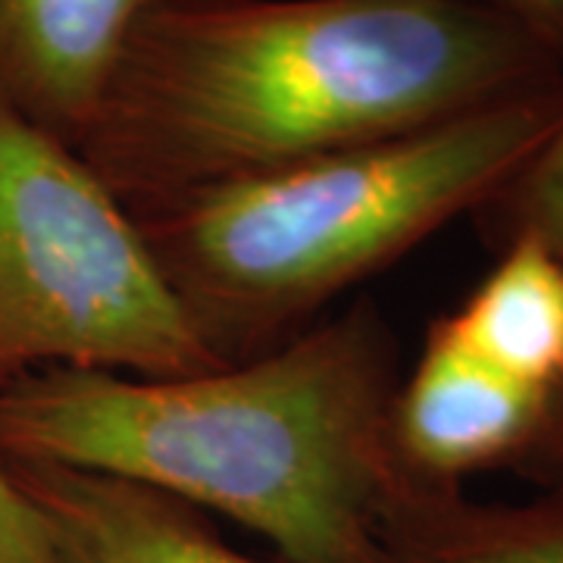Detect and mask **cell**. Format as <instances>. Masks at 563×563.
<instances>
[{
	"label": "cell",
	"instance_id": "obj_1",
	"mask_svg": "<svg viewBox=\"0 0 563 563\" xmlns=\"http://www.w3.org/2000/svg\"><path fill=\"white\" fill-rule=\"evenodd\" d=\"M554 81L483 0H154L76 151L147 213Z\"/></svg>",
	"mask_w": 563,
	"mask_h": 563
},
{
	"label": "cell",
	"instance_id": "obj_2",
	"mask_svg": "<svg viewBox=\"0 0 563 563\" xmlns=\"http://www.w3.org/2000/svg\"><path fill=\"white\" fill-rule=\"evenodd\" d=\"M398 357L363 303L191 376L41 369L0 385V461L54 463L210 507L288 563H385Z\"/></svg>",
	"mask_w": 563,
	"mask_h": 563
},
{
	"label": "cell",
	"instance_id": "obj_3",
	"mask_svg": "<svg viewBox=\"0 0 563 563\" xmlns=\"http://www.w3.org/2000/svg\"><path fill=\"white\" fill-rule=\"evenodd\" d=\"M561 117L554 81L132 217L203 342L235 363L298 335L329 298L498 198Z\"/></svg>",
	"mask_w": 563,
	"mask_h": 563
},
{
	"label": "cell",
	"instance_id": "obj_4",
	"mask_svg": "<svg viewBox=\"0 0 563 563\" xmlns=\"http://www.w3.org/2000/svg\"><path fill=\"white\" fill-rule=\"evenodd\" d=\"M217 366L132 210L0 95V385L41 369L161 379Z\"/></svg>",
	"mask_w": 563,
	"mask_h": 563
},
{
	"label": "cell",
	"instance_id": "obj_5",
	"mask_svg": "<svg viewBox=\"0 0 563 563\" xmlns=\"http://www.w3.org/2000/svg\"><path fill=\"white\" fill-rule=\"evenodd\" d=\"M554 395L466 354L432 322L410 379L391 404V448L404 473L461 485L466 473L523 463Z\"/></svg>",
	"mask_w": 563,
	"mask_h": 563
},
{
	"label": "cell",
	"instance_id": "obj_6",
	"mask_svg": "<svg viewBox=\"0 0 563 563\" xmlns=\"http://www.w3.org/2000/svg\"><path fill=\"white\" fill-rule=\"evenodd\" d=\"M57 563H263L210 532L195 507L117 476L3 461Z\"/></svg>",
	"mask_w": 563,
	"mask_h": 563
},
{
	"label": "cell",
	"instance_id": "obj_7",
	"mask_svg": "<svg viewBox=\"0 0 563 563\" xmlns=\"http://www.w3.org/2000/svg\"><path fill=\"white\" fill-rule=\"evenodd\" d=\"M154 0H0V95L79 144L135 22Z\"/></svg>",
	"mask_w": 563,
	"mask_h": 563
},
{
	"label": "cell",
	"instance_id": "obj_8",
	"mask_svg": "<svg viewBox=\"0 0 563 563\" xmlns=\"http://www.w3.org/2000/svg\"><path fill=\"white\" fill-rule=\"evenodd\" d=\"M379 542L385 563H563V495L485 504L398 470Z\"/></svg>",
	"mask_w": 563,
	"mask_h": 563
},
{
	"label": "cell",
	"instance_id": "obj_9",
	"mask_svg": "<svg viewBox=\"0 0 563 563\" xmlns=\"http://www.w3.org/2000/svg\"><path fill=\"white\" fill-rule=\"evenodd\" d=\"M476 291L435 325L466 354L517 383L563 385V261L536 235H510Z\"/></svg>",
	"mask_w": 563,
	"mask_h": 563
},
{
	"label": "cell",
	"instance_id": "obj_10",
	"mask_svg": "<svg viewBox=\"0 0 563 563\" xmlns=\"http://www.w3.org/2000/svg\"><path fill=\"white\" fill-rule=\"evenodd\" d=\"M485 207L495 213L501 242L536 235L563 261V117L523 173Z\"/></svg>",
	"mask_w": 563,
	"mask_h": 563
},
{
	"label": "cell",
	"instance_id": "obj_11",
	"mask_svg": "<svg viewBox=\"0 0 563 563\" xmlns=\"http://www.w3.org/2000/svg\"><path fill=\"white\" fill-rule=\"evenodd\" d=\"M0 563H57L44 523L0 461Z\"/></svg>",
	"mask_w": 563,
	"mask_h": 563
},
{
	"label": "cell",
	"instance_id": "obj_12",
	"mask_svg": "<svg viewBox=\"0 0 563 563\" xmlns=\"http://www.w3.org/2000/svg\"><path fill=\"white\" fill-rule=\"evenodd\" d=\"M517 22L544 54L563 66V0H483Z\"/></svg>",
	"mask_w": 563,
	"mask_h": 563
},
{
	"label": "cell",
	"instance_id": "obj_13",
	"mask_svg": "<svg viewBox=\"0 0 563 563\" xmlns=\"http://www.w3.org/2000/svg\"><path fill=\"white\" fill-rule=\"evenodd\" d=\"M520 466L536 473L551 488V495H563V385L551 401V413H548L539 442L526 454Z\"/></svg>",
	"mask_w": 563,
	"mask_h": 563
}]
</instances>
